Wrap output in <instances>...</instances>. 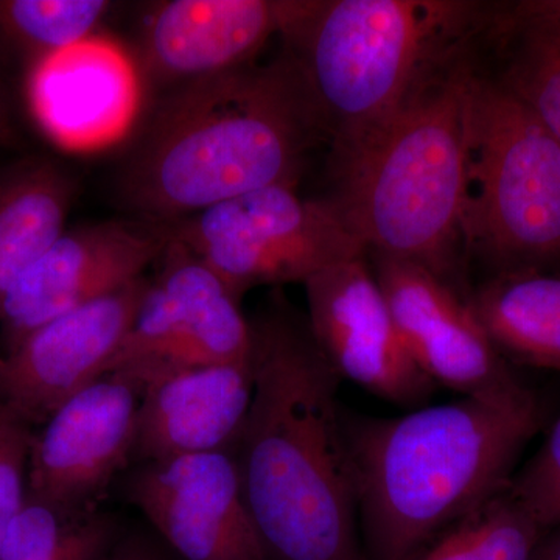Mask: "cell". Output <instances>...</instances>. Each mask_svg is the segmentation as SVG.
<instances>
[{"mask_svg":"<svg viewBox=\"0 0 560 560\" xmlns=\"http://www.w3.org/2000/svg\"><path fill=\"white\" fill-rule=\"evenodd\" d=\"M253 400L232 448L270 560H370L361 544L341 378L307 315L276 291L249 318Z\"/></svg>","mask_w":560,"mask_h":560,"instance_id":"cell-1","label":"cell"},{"mask_svg":"<svg viewBox=\"0 0 560 560\" xmlns=\"http://www.w3.org/2000/svg\"><path fill=\"white\" fill-rule=\"evenodd\" d=\"M320 142L329 138L318 106L282 50L160 95L117 194L138 219L173 224L254 190L298 186Z\"/></svg>","mask_w":560,"mask_h":560,"instance_id":"cell-2","label":"cell"},{"mask_svg":"<svg viewBox=\"0 0 560 560\" xmlns=\"http://www.w3.org/2000/svg\"><path fill=\"white\" fill-rule=\"evenodd\" d=\"M345 422L368 559L415 560L511 485L541 408L536 396L463 397L401 418Z\"/></svg>","mask_w":560,"mask_h":560,"instance_id":"cell-3","label":"cell"},{"mask_svg":"<svg viewBox=\"0 0 560 560\" xmlns=\"http://www.w3.org/2000/svg\"><path fill=\"white\" fill-rule=\"evenodd\" d=\"M492 16L490 3L466 0H280L278 36L323 117L331 171L474 55Z\"/></svg>","mask_w":560,"mask_h":560,"instance_id":"cell-4","label":"cell"},{"mask_svg":"<svg viewBox=\"0 0 560 560\" xmlns=\"http://www.w3.org/2000/svg\"><path fill=\"white\" fill-rule=\"evenodd\" d=\"M474 55L442 72L352 160L330 200L368 254L412 261L458 287Z\"/></svg>","mask_w":560,"mask_h":560,"instance_id":"cell-5","label":"cell"},{"mask_svg":"<svg viewBox=\"0 0 560 560\" xmlns=\"http://www.w3.org/2000/svg\"><path fill=\"white\" fill-rule=\"evenodd\" d=\"M463 235L466 256L495 272L560 259V142L480 69L467 106Z\"/></svg>","mask_w":560,"mask_h":560,"instance_id":"cell-6","label":"cell"},{"mask_svg":"<svg viewBox=\"0 0 560 560\" xmlns=\"http://www.w3.org/2000/svg\"><path fill=\"white\" fill-rule=\"evenodd\" d=\"M172 235L238 296L256 287L302 283L331 265L368 256L329 197L280 184L232 198L171 224Z\"/></svg>","mask_w":560,"mask_h":560,"instance_id":"cell-7","label":"cell"},{"mask_svg":"<svg viewBox=\"0 0 560 560\" xmlns=\"http://www.w3.org/2000/svg\"><path fill=\"white\" fill-rule=\"evenodd\" d=\"M156 265L108 372L145 390L175 372L248 360L250 326L242 298L173 235Z\"/></svg>","mask_w":560,"mask_h":560,"instance_id":"cell-8","label":"cell"},{"mask_svg":"<svg viewBox=\"0 0 560 560\" xmlns=\"http://www.w3.org/2000/svg\"><path fill=\"white\" fill-rule=\"evenodd\" d=\"M368 259L405 348L434 385L481 400L534 396L490 340L458 287L412 261L377 254H368Z\"/></svg>","mask_w":560,"mask_h":560,"instance_id":"cell-9","label":"cell"},{"mask_svg":"<svg viewBox=\"0 0 560 560\" xmlns=\"http://www.w3.org/2000/svg\"><path fill=\"white\" fill-rule=\"evenodd\" d=\"M171 237V224L138 217L81 224L62 232L3 302V352L49 320L143 278L147 268L160 260Z\"/></svg>","mask_w":560,"mask_h":560,"instance_id":"cell-10","label":"cell"},{"mask_svg":"<svg viewBox=\"0 0 560 560\" xmlns=\"http://www.w3.org/2000/svg\"><path fill=\"white\" fill-rule=\"evenodd\" d=\"M143 388L108 372L70 397L33 438L28 493L90 515L110 481L132 459Z\"/></svg>","mask_w":560,"mask_h":560,"instance_id":"cell-11","label":"cell"},{"mask_svg":"<svg viewBox=\"0 0 560 560\" xmlns=\"http://www.w3.org/2000/svg\"><path fill=\"white\" fill-rule=\"evenodd\" d=\"M313 337L338 377L399 405L423 404L434 383L416 366L368 256L304 283Z\"/></svg>","mask_w":560,"mask_h":560,"instance_id":"cell-12","label":"cell"},{"mask_svg":"<svg viewBox=\"0 0 560 560\" xmlns=\"http://www.w3.org/2000/svg\"><path fill=\"white\" fill-rule=\"evenodd\" d=\"M139 278L49 320L0 355V408L24 423L46 422L65 401L108 372L145 294Z\"/></svg>","mask_w":560,"mask_h":560,"instance_id":"cell-13","label":"cell"},{"mask_svg":"<svg viewBox=\"0 0 560 560\" xmlns=\"http://www.w3.org/2000/svg\"><path fill=\"white\" fill-rule=\"evenodd\" d=\"M128 495L180 560H270L232 452L140 464Z\"/></svg>","mask_w":560,"mask_h":560,"instance_id":"cell-14","label":"cell"},{"mask_svg":"<svg viewBox=\"0 0 560 560\" xmlns=\"http://www.w3.org/2000/svg\"><path fill=\"white\" fill-rule=\"evenodd\" d=\"M280 0H167L151 5L131 44L147 91L165 92L257 61L279 35Z\"/></svg>","mask_w":560,"mask_h":560,"instance_id":"cell-15","label":"cell"},{"mask_svg":"<svg viewBox=\"0 0 560 560\" xmlns=\"http://www.w3.org/2000/svg\"><path fill=\"white\" fill-rule=\"evenodd\" d=\"M253 389L249 359L179 371L150 383L140 401L132 459L145 464L232 452Z\"/></svg>","mask_w":560,"mask_h":560,"instance_id":"cell-16","label":"cell"},{"mask_svg":"<svg viewBox=\"0 0 560 560\" xmlns=\"http://www.w3.org/2000/svg\"><path fill=\"white\" fill-rule=\"evenodd\" d=\"M77 180L60 162L28 158L0 178V311L13 287L68 230Z\"/></svg>","mask_w":560,"mask_h":560,"instance_id":"cell-17","label":"cell"},{"mask_svg":"<svg viewBox=\"0 0 560 560\" xmlns=\"http://www.w3.org/2000/svg\"><path fill=\"white\" fill-rule=\"evenodd\" d=\"M40 66V113L61 138L91 142L120 124L130 70L109 47L91 39Z\"/></svg>","mask_w":560,"mask_h":560,"instance_id":"cell-18","label":"cell"},{"mask_svg":"<svg viewBox=\"0 0 560 560\" xmlns=\"http://www.w3.org/2000/svg\"><path fill=\"white\" fill-rule=\"evenodd\" d=\"M467 301L504 359L560 371V276L495 272Z\"/></svg>","mask_w":560,"mask_h":560,"instance_id":"cell-19","label":"cell"},{"mask_svg":"<svg viewBox=\"0 0 560 560\" xmlns=\"http://www.w3.org/2000/svg\"><path fill=\"white\" fill-rule=\"evenodd\" d=\"M488 38L503 55L493 79L560 142V21L518 20L495 3Z\"/></svg>","mask_w":560,"mask_h":560,"instance_id":"cell-20","label":"cell"},{"mask_svg":"<svg viewBox=\"0 0 560 560\" xmlns=\"http://www.w3.org/2000/svg\"><path fill=\"white\" fill-rule=\"evenodd\" d=\"M113 9L108 0H0V46L40 66L94 38Z\"/></svg>","mask_w":560,"mask_h":560,"instance_id":"cell-21","label":"cell"},{"mask_svg":"<svg viewBox=\"0 0 560 560\" xmlns=\"http://www.w3.org/2000/svg\"><path fill=\"white\" fill-rule=\"evenodd\" d=\"M548 533L510 485L415 560H539Z\"/></svg>","mask_w":560,"mask_h":560,"instance_id":"cell-22","label":"cell"},{"mask_svg":"<svg viewBox=\"0 0 560 560\" xmlns=\"http://www.w3.org/2000/svg\"><path fill=\"white\" fill-rule=\"evenodd\" d=\"M94 514L81 515L61 510L49 501L27 493V499L7 529L0 560L46 558Z\"/></svg>","mask_w":560,"mask_h":560,"instance_id":"cell-23","label":"cell"},{"mask_svg":"<svg viewBox=\"0 0 560 560\" xmlns=\"http://www.w3.org/2000/svg\"><path fill=\"white\" fill-rule=\"evenodd\" d=\"M511 492L545 528L560 526V418L525 469L512 477Z\"/></svg>","mask_w":560,"mask_h":560,"instance_id":"cell-24","label":"cell"},{"mask_svg":"<svg viewBox=\"0 0 560 560\" xmlns=\"http://www.w3.org/2000/svg\"><path fill=\"white\" fill-rule=\"evenodd\" d=\"M32 440L27 423L0 408V550L11 521L27 499Z\"/></svg>","mask_w":560,"mask_h":560,"instance_id":"cell-25","label":"cell"},{"mask_svg":"<svg viewBox=\"0 0 560 560\" xmlns=\"http://www.w3.org/2000/svg\"><path fill=\"white\" fill-rule=\"evenodd\" d=\"M120 536L116 521L97 512L57 550L39 560H103Z\"/></svg>","mask_w":560,"mask_h":560,"instance_id":"cell-26","label":"cell"},{"mask_svg":"<svg viewBox=\"0 0 560 560\" xmlns=\"http://www.w3.org/2000/svg\"><path fill=\"white\" fill-rule=\"evenodd\" d=\"M103 560H167L156 545L151 544L145 537H124L116 541L106 558Z\"/></svg>","mask_w":560,"mask_h":560,"instance_id":"cell-27","label":"cell"},{"mask_svg":"<svg viewBox=\"0 0 560 560\" xmlns=\"http://www.w3.org/2000/svg\"><path fill=\"white\" fill-rule=\"evenodd\" d=\"M504 13L518 20L560 21V0H526V2L503 3Z\"/></svg>","mask_w":560,"mask_h":560,"instance_id":"cell-28","label":"cell"},{"mask_svg":"<svg viewBox=\"0 0 560 560\" xmlns=\"http://www.w3.org/2000/svg\"><path fill=\"white\" fill-rule=\"evenodd\" d=\"M18 132L14 127L13 114L9 102L0 88V147H11L16 143Z\"/></svg>","mask_w":560,"mask_h":560,"instance_id":"cell-29","label":"cell"},{"mask_svg":"<svg viewBox=\"0 0 560 560\" xmlns=\"http://www.w3.org/2000/svg\"><path fill=\"white\" fill-rule=\"evenodd\" d=\"M539 560H560V526L548 533L541 545Z\"/></svg>","mask_w":560,"mask_h":560,"instance_id":"cell-30","label":"cell"}]
</instances>
